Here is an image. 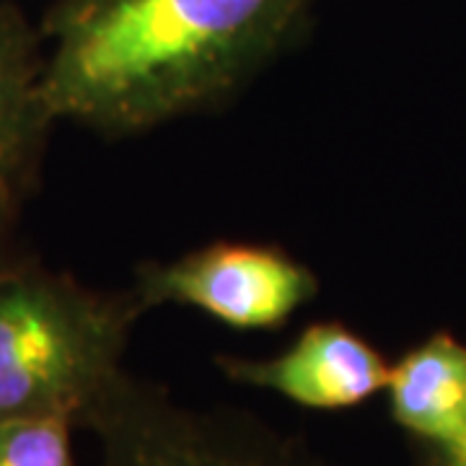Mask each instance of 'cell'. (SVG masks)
Listing matches in <instances>:
<instances>
[{
	"instance_id": "6da1fadb",
	"label": "cell",
	"mask_w": 466,
	"mask_h": 466,
	"mask_svg": "<svg viewBox=\"0 0 466 466\" xmlns=\"http://www.w3.org/2000/svg\"><path fill=\"white\" fill-rule=\"evenodd\" d=\"M314 0H57L42 36L55 119L101 135L216 106L288 47Z\"/></svg>"
},
{
	"instance_id": "7a4b0ae2",
	"label": "cell",
	"mask_w": 466,
	"mask_h": 466,
	"mask_svg": "<svg viewBox=\"0 0 466 466\" xmlns=\"http://www.w3.org/2000/svg\"><path fill=\"white\" fill-rule=\"evenodd\" d=\"M133 293H99L29 259L0 267V420L66 417L76 428L125 370Z\"/></svg>"
},
{
	"instance_id": "3957f363",
	"label": "cell",
	"mask_w": 466,
	"mask_h": 466,
	"mask_svg": "<svg viewBox=\"0 0 466 466\" xmlns=\"http://www.w3.org/2000/svg\"><path fill=\"white\" fill-rule=\"evenodd\" d=\"M99 466H329L300 438L233 410L182 404L122 370L86 415Z\"/></svg>"
},
{
	"instance_id": "277c9868",
	"label": "cell",
	"mask_w": 466,
	"mask_h": 466,
	"mask_svg": "<svg viewBox=\"0 0 466 466\" xmlns=\"http://www.w3.org/2000/svg\"><path fill=\"white\" fill-rule=\"evenodd\" d=\"M143 311L192 306L233 329H280L317 299L319 280L288 251L269 244L218 241L174 262L140 267L130 290Z\"/></svg>"
},
{
	"instance_id": "5b68a950",
	"label": "cell",
	"mask_w": 466,
	"mask_h": 466,
	"mask_svg": "<svg viewBox=\"0 0 466 466\" xmlns=\"http://www.w3.org/2000/svg\"><path fill=\"white\" fill-rule=\"evenodd\" d=\"M216 366L228 381L272 391L319 412H342L366 404L386 391L391 370L381 352L342 321L306 327L278 355H218Z\"/></svg>"
},
{
	"instance_id": "8992f818",
	"label": "cell",
	"mask_w": 466,
	"mask_h": 466,
	"mask_svg": "<svg viewBox=\"0 0 466 466\" xmlns=\"http://www.w3.org/2000/svg\"><path fill=\"white\" fill-rule=\"evenodd\" d=\"M42 34L16 5H0V220H16L36 189L55 122L45 96Z\"/></svg>"
},
{
	"instance_id": "52a82bcc",
	"label": "cell",
	"mask_w": 466,
	"mask_h": 466,
	"mask_svg": "<svg viewBox=\"0 0 466 466\" xmlns=\"http://www.w3.org/2000/svg\"><path fill=\"white\" fill-rule=\"evenodd\" d=\"M389 415L415 446H449L466 433V345L433 332L389 370Z\"/></svg>"
},
{
	"instance_id": "ba28073f",
	"label": "cell",
	"mask_w": 466,
	"mask_h": 466,
	"mask_svg": "<svg viewBox=\"0 0 466 466\" xmlns=\"http://www.w3.org/2000/svg\"><path fill=\"white\" fill-rule=\"evenodd\" d=\"M66 417L0 420V466H76Z\"/></svg>"
},
{
	"instance_id": "9c48e42d",
	"label": "cell",
	"mask_w": 466,
	"mask_h": 466,
	"mask_svg": "<svg viewBox=\"0 0 466 466\" xmlns=\"http://www.w3.org/2000/svg\"><path fill=\"white\" fill-rule=\"evenodd\" d=\"M417 466H466V433L449 446H415Z\"/></svg>"
},
{
	"instance_id": "30bf717a",
	"label": "cell",
	"mask_w": 466,
	"mask_h": 466,
	"mask_svg": "<svg viewBox=\"0 0 466 466\" xmlns=\"http://www.w3.org/2000/svg\"><path fill=\"white\" fill-rule=\"evenodd\" d=\"M11 231H14V223L0 220V267H5L11 259H16L14 244H11Z\"/></svg>"
}]
</instances>
